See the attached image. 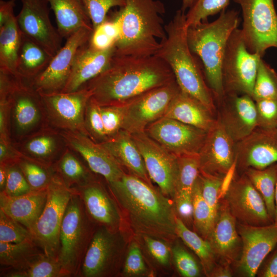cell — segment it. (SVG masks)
I'll return each mask as SVG.
<instances>
[{"instance_id": "47", "label": "cell", "mask_w": 277, "mask_h": 277, "mask_svg": "<svg viewBox=\"0 0 277 277\" xmlns=\"http://www.w3.org/2000/svg\"><path fill=\"white\" fill-rule=\"evenodd\" d=\"M93 30L107 18V13L114 7L125 6L126 0H82Z\"/></svg>"}, {"instance_id": "19", "label": "cell", "mask_w": 277, "mask_h": 277, "mask_svg": "<svg viewBox=\"0 0 277 277\" xmlns=\"http://www.w3.org/2000/svg\"><path fill=\"white\" fill-rule=\"evenodd\" d=\"M225 197L230 211L241 223L253 226L274 223L263 197L245 173L234 179Z\"/></svg>"}, {"instance_id": "51", "label": "cell", "mask_w": 277, "mask_h": 277, "mask_svg": "<svg viewBox=\"0 0 277 277\" xmlns=\"http://www.w3.org/2000/svg\"><path fill=\"white\" fill-rule=\"evenodd\" d=\"M134 237L143 242L149 254L159 265L169 266L172 253L169 243L149 236Z\"/></svg>"}, {"instance_id": "25", "label": "cell", "mask_w": 277, "mask_h": 277, "mask_svg": "<svg viewBox=\"0 0 277 277\" xmlns=\"http://www.w3.org/2000/svg\"><path fill=\"white\" fill-rule=\"evenodd\" d=\"M12 145L22 157L48 167L53 166L67 147L60 130L50 125Z\"/></svg>"}, {"instance_id": "34", "label": "cell", "mask_w": 277, "mask_h": 277, "mask_svg": "<svg viewBox=\"0 0 277 277\" xmlns=\"http://www.w3.org/2000/svg\"><path fill=\"white\" fill-rule=\"evenodd\" d=\"M53 168L65 185L70 188L83 185L94 179L74 151L67 146L53 165Z\"/></svg>"}, {"instance_id": "61", "label": "cell", "mask_w": 277, "mask_h": 277, "mask_svg": "<svg viewBox=\"0 0 277 277\" xmlns=\"http://www.w3.org/2000/svg\"><path fill=\"white\" fill-rule=\"evenodd\" d=\"M194 0H182V5L181 10L185 12V11L192 6Z\"/></svg>"}, {"instance_id": "28", "label": "cell", "mask_w": 277, "mask_h": 277, "mask_svg": "<svg viewBox=\"0 0 277 277\" xmlns=\"http://www.w3.org/2000/svg\"><path fill=\"white\" fill-rule=\"evenodd\" d=\"M47 189L32 190L16 196L1 192L0 210L32 233L46 204Z\"/></svg>"}, {"instance_id": "9", "label": "cell", "mask_w": 277, "mask_h": 277, "mask_svg": "<svg viewBox=\"0 0 277 277\" xmlns=\"http://www.w3.org/2000/svg\"><path fill=\"white\" fill-rule=\"evenodd\" d=\"M47 189L46 204L31 234L45 254L57 259L61 228L74 190L65 185L55 171Z\"/></svg>"}, {"instance_id": "17", "label": "cell", "mask_w": 277, "mask_h": 277, "mask_svg": "<svg viewBox=\"0 0 277 277\" xmlns=\"http://www.w3.org/2000/svg\"><path fill=\"white\" fill-rule=\"evenodd\" d=\"M21 10L16 16L21 32L54 56L62 48L63 37L50 21L48 1L21 0Z\"/></svg>"}, {"instance_id": "41", "label": "cell", "mask_w": 277, "mask_h": 277, "mask_svg": "<svg viewBox=\"0 0 277 277\" xmlns=\"http://www.w3.org/2000/svg\"><path fill=\"white\" fill-rule=\"evenodd\" d=\"M252 97L254 101L277 98V72L262 57L259 63Z\"/></svg>"}, {"instance_id": "49", "label": "cell", "mask_w": 277, "mask_h": 277, "mask_svg": "<svg viewBox=\"0 0 277 277\" xmlns=\"http://www.w3.org/2000/svg\"><path fill=\"white\" fill-rule=\"evenodd\" d=\"M172 256L179 273L184 277H197L200 275V266L194 258L180 244L171 248Z\"/></svg>"}, {"instance_id": "12", "label": "cell", "mask_w": 277, "mask_h": 277, "mask_svg": "<svg viewBox=\"0 0 277 277\" xmlns=\"http://www.w3.org/2000/svg\"><path fill=\"white\" fill-rule=\"evenodd\" d=\"M39 94L50 126L89 136L85 115L91 94L87 88L82 87L71 92Z\"/></svg>"}, {"instance_id": "35", "label": "cell", "mask_w": 277, "mask_h": 277, "mask_svg": "<svg viewBox=\"0 0 277 277\" xmlns=\"http://www.w3.org/2000/svg\"><path fill=\"white\" fill-rule=\"evenodd\" d=\"M21 37L16 16L0 26V70L15 74Z\"/></svg>"}, {"instance_id": "40", "label": "cell", "mask_w": 277, "mask_h": 277, "mask_svg": "<svg viewBox=\"0 0 277 277\" xmlns=\"http://www.w3.org/2000/svg\"><path fill=\"white\" fill-rule=\"evenodd\" d=\"M7 277H61L63 276L58 261L42 253L25 268L19 270H5Z\"/></svg>"}, {"instance_id": "37", "label": "cell", "mask_w": 277, "mask_h": 277, "mask_svg": "<svg viewBox=\"0 0 277 277\" xmlns=\"http://www.w3.org/2000/svg\"><path fill=\"white\" fill-rule=\"evenodd\" d=\"M245 173L260 193L265 203L269 215L274 223L275 192L277 181V163L263 169L248 168Z\"/></svg>"}, {"instance_id": "45", "label": "cell", "mask_w": 277, "mask_h": 277, "mask_svg": "<svg viewBox=\"0 0 277 277\" xmlns=\"http://www.w3.org/2000/svg\"><path fill=\"white\" fill-rule=\"evenodd\" d=\"M31 240L28 229L0 210V242L17 243Z\"/></svg>"}, {"instance_id": "33", "label": "cell", "mask_w": 277, "mask_h": 277, "mask_svg": "<svg viewBox=\"0 0 277 277\" xmlns=\"http://www.w3.org/2000/svg\"><path fill=\"white\" fill-rule=\"evenodd\" d=\"M44 253L33 240L17 243L0 242L1 265L6 270H19Z\"/></svg>"}, {"instance_id": "59", "label": "cell", "mask_w": 277, "mask_h": 277, "mask_svg": "<svg viewBox=\"0 0 277 277\" xmlns=\"http://www.w3.org/2000/svg\"><path fill=\"white\" fill-rule=\"evenodd\" d=\"M228 264L225 263L223 265L215 266L210 273L209 276L213 277H230L232 276L231 270L227 265Z\"/></svg>"}, {"instance_id": "2", "label": "cell", "mask_w": 277, "mask_h": 277, "mask_svg": "<svg viewBox=\"0 0 277 277\" xmlns=\"http://www.w3.org/2000/svg\"><path fill=\"white\" fill-rule=\"evenodd\" d=\"M175 80L169 65L155 55L115 54L108 67L83 87L89 91L90 100L100 106L119 105Z\"/></svg>"}, {"instance_id": "24", "label": "cell", "mask_w": 277, "mask_h": 277, "mask_svg": "<svg viewBox=\"0 0 277 277\" xmlns=\"http://www.w3.org/2000/svg\"><path fill=\"white\" fill-rule=\"evenodd\" d=\"M236 143L217 121L199 154L200 172L223 177L236 159Z\"/></svg>"}, {"instance_id": "15", "label": "cell", "mask_w": 277, "mask_h": 277, "mask_svg": "<svg viewBox=\"0 0 277 277\" xmlns=\"http://www.w3.org/2000/svg\"><path fill=\"white\" fill-rule=\"evenodd\" d=\"M93 29L83 27L66 39L46 69L32 80L35 89L43 94L61 92L69 78L79 48L90 40Z\"/></svg>"}, {"instance_id": "8", "label": "cell", "mask_w": 277, "mask_h": 277, "mask_svg": "<svg viewBox=\"0 0 277 277\" xmlns=\"http://www.w3.org/2000/svg\"><path fill=\"white\" fill-rule=\"evenodd\" d=\"M126 246L125 229L114 230L97 226L84 258L78 276L116 275L123 266Z\"/></svg>"}, {"instance_id": "42", "label": "cell", "mask_w": 277, "mask_h": 277, "mask_svg": "<svg viewBox=\"0 0 277 277\" xmlns=\"http://www.w3.org/2000/svg\"><path fill=\"white\" fill-rule=\"evenodd\" d=\"M17 164L32 190L47 188L55 173L53 166L48 167L23 157Z\"/></svg>"}, {"instance_id": "53", "label": "cell", "mask_w": 277, "mask_h": 277, "mask_svg": "<svg viewBox=\"0 0 277 277\" xmlns=\"http://www.w3.org/2000/svg\"><path fill=\"white\" fill-rule=\"evenodd\" d=\"M257 127L277 129V98L263 99L255 101Z\"/></svg>"}, {"instance_id": "4", "label": "cell", "mask_w": 277, "mask_h": 277, "mask_svg": "<svg viewBox=\"0 0 277 277\" xmlns=\"http://www.w3.org/2000/svg\"><path fill=\"white\" fill-rule=\"evenodd\" d=\"M165 13L160 0H126L113 15L120 27L115 54L134 56L155 55L160 41L166 37L162 16Z\"/></svg>"}, {"instance_id": "5", "label": "cell", "mask_w": 277, "mask_h": 277, "mask_svg": "<svg viewBox=\"0 0 277 277\" xmlns=\"http://www.w3.org/2000/svg\"><path fill=\"white\" fill-rule=\"evenodd\" d=\"M239 13L234 9L224 10L212 22H203L187 28L188 45L201 60L206 82L215 104L225 95L222 75L223 60L228 38L238 28Z\"/></svg>"}, {"instance_id": "16", "label": "cell", "mask_w": 277, "mask_h": 277, "mask_svg": "<svg viewBox=\"0 0 277 277\" xmlns=\"http://www.w3.org/2000/svg\"><path fill=\"white\" fill-rule=\"evenodd\" d=\"M151 181L172 200L177 175V157L151 138L145 132L131 134Z\"/></svg>"}, {"instance_id": "26", "label": "cell", "mask_w": 277, "mask_h": 277, "mask_svg": "<svg viewBox=\"0 0 277 277\" xmlns=\"http://www.w3.org/2000/svg\"><path fill=\"white\" fill-rule=\"evenodd\" d=\"M115 45L99 50L91 47L89 41L82 45L76 54L70 76L61 92H71L82 88L102 72L115 54Z\"/></svg>"}, {"instance_id": "50", "label": "cell", "mask_w": 277, "mask_h": 277, "mask_svg": "<svg viewBox=\"0 0 277 277\" xmlns=\"http://www.w3.org/2000/svg\"><path fill=\"white\" fill-rule=\"evenodd\" d=\"M7 165L6 184L4 190L2 192L10 196H16L31 191L32 190L17 163Z\"/></svg>"}, {"instance_id": "57", "label": "cell", "mask_w": 277, "mask_h": 277, "mask_svg": "<svg viewBox=\"0 0 277 277\" xmlns=\"http://www.w3.org/2000/svg\"><path fill=\"white\" fill-rule=\"evenodd\" d=\"M236 170V159L224 176L223 177L219 192V201L225 198L234 180Z\"/></svg>"}, {"instance_id": "60", "label": "cell", "mask_w": 277, "mask_h": 277, "mask_svg": "<svg viewBox=\"0 0 277 277\" xmlns=\"http://www.w3.org/2000/svg\"><path fill=\"white\" fill-rule=\"evenodd\" d=\"M7 177V165L0 163V190L3 191L5 188Z\"/></svg>"}, {"instance_id": "62", "label": "cell", "mask_w": 277, "mask_h": 277, "mask_svg": "<svg viewBox=\"0 0 277 277\" xmlns=\"http://www.w3.org/2000/svg\"><path fill=\"white\" fill-rule=\"evenodd\" d=\"M275 216L274 223L277 224V181L276 184L275 192Z\"/></svg>"}, {"instance_id": "44", "label": "cell", "mask_w": 277, "mask_h": 277, "mask_svg": "<svg viewBox=\"0 0 277 277\" xmlns=\"http://www.w3.org/2000/svg\"><path fill=\"white\" fill-rule=\"evenodd\" d=\"M230 0H194L186 14L187 27L208 21L209 16L226 10Z\"/></svg>"}, {"instance_id": "56", "label": "cell", "mask_w": 277, "mask_h": 277, "mask_svg": "<svg viewBox=\"0 0 277 277\" xmlns=\"http://www.w3.org/2000/svg\"><path fill=\"white\" fill-rule=\"evenodd\" d=\"M0 140L11 142L9 132L8 105L5 100L2 98H0Z\"/></svg>"}, {"instance_id": "55", "label": "cell", "mask_w": 277, "mask_h": 277, "mask_svg": "<svg viewBox=\"0 0 277 277\" xmlns=\"http://www.w3.org/2000/svg\"><path fill=\"white\" fill-rule=\"evenodd\" d=\"M264 261L263 265L260 267L261 268L259 271V276L277 277V245L268 254Z\"/></svg>"}, {"instance_id": "20", "label": "cell", "mask_w": 277, "mask_h": 277, "mask_svg": "<svg viewBox=\"0 0 277 277\" xmlns=\"http://www.w3.org/2000/svg\"><path fill=\"white\" fill-rule=\"evenodd\" d=\"M215 105L217 121L235 142L247 136L257 127L255 103L251 96L225 93Z\"/></svg>"}, {"instance_id": "3", "label": "cell", "mask_w": 277, "mask_h": 277, "mask_svg": "<svg viewBox=\"0 0 277 277\" xmlns=\"http://www.w3.org/2000/svg\"><path fill=\"white\" fill-rule=\"evenodd\" d=\"M187 28L185 13L177 10L165 25L166 37L160 41L155 55L169 65L182 91L199 100L216 115L214 99L206 82L202 64L188 45Z\"/></svg>"}, {"instance_id": "58", "label": "cell", "mask_w": 277, "mask_h": 277, "mask_svg": "<svg viewBox=\"0 0 277 277\" xmlns=\"http://www.w3.org/2000/svg\"><path fill=\"white\" fill-rule=\"evenodd\" d=\"M16 0L0 1V26L15 16L14 8Z\"/></svg>"}, {"instance_id": "52", "label": "cell", "mask_w": 277, "mask_h": 277, "mask_svg": "<svg viewBox=\"0 0 277 277\" xmlns=\"http://www.w3.org/2000/svg\"><path fill=\"white\" fill-rule=\"evenodd\" d=\"M202 194L214 214L217 216L219 195L223 177L200 172Z\"/></svg>"}, {"instance_id": "38", "label": "cell", "mask_w": 277, "mask_h": 277, "mask_svg": "<svg viewBox=\"0 0 277 277\" xmlns=\"http://www.w3.org/2000/svg\"><path fill=\"white\" fill-rule=\"evenodd\" d=\"M192 197L193 228L197 234L208 240L214 228L216 216L203 197L199 175L193 186Z\"/></svg>"}, {"instance_id": "39", "label": "cell", "mask_w": 277, "mask_h": 277, "mask_svg": "<svg viewBox=\"0 0 277 277\" xmlns=\"http://www.w3.org/2000/svg\"><path fill=\"white\" fill-rule=\"evenodd\" d=\"M177 166L173 197L175 196L192 197L193 186L200 173L199 154L177 157Z\"/></svg>"}, {"instance_id": "18", "label": "cell", "mask_w": 277, "mask_h": 277, "mask_svg": "<svg viewBox=\"0 0 277 277\" xmlns=\"http://www.w3.org/2000/svg\"><path fill=\"white\" fill-rule=\"evenodd\" d=\"M237 228L242 242L239 271L243 276L253 277L277 245V224L253 226L239 223Z\"/></svg>"}, {"instance_id": "23", "label": "cell", "mask_w": 277, "mask_h": 277, "mask_svg": "<svg viewBox=\"0 0 277 277\" xmlns=\"http://www.w3.org/2000/svg\"><path fill=\"white\" fill-rule=\"evenodd\" d=\"M67 146L80 155L91 171L105 179L107 183L120 179L124 169L100 143L78 132L60 130Z\"/></svg>"}, {"instance_id": "30", "label": "cell", "mask_w": 277, "mask_h": 277, "mask_svg": "<svg viewBox=\"0 0 277 277\" xmlns=\"http://www.w3.org/2000/svg\"><path fill=\"white\" fill-rule=\"evenodd\" d=\"M101 144L117 163L129 173L152 185L143 157L131 134L122 129L116 134Z\"/></svg>"}, {"instance_id": "1", "label": "cell", "mask_w": 277, "mask_h": 277, "mask_svg": "<svg viewBox=\"0 0 277 277\" xmlns=\"http://www.w3.org/2000/svg\"><path fill=\"white\" fill-rule=\"evenodd\" d=\"M107 184L134 236H149L169 244L177 237L174 202L160 189L126 172Z\"/></svg>"}, {"instance_id": "29", "label": "cell", "mask_w": 277, "mask_h": 277, "mask_svg": "<svg viewBox=\"0 0 277 277\" xmlns=\"http://www.w3.org/2000/svg\"><path fill=\"white\" fill-rule=\"evenodd\" d=\"M207 132L217 124L216 115L193 96L181 90L172 99L165 114Z\"/></svg>"}, {"instance_id": "54", "label": "cell", "mask_w": 277, "mask_h": 277, "mask_svg": "<svg viewBox=\"0 0 277 277\" xmlns=\"http://www.w3.org/2000/svg\"><path fill=\"white\" fill-rule=\"evenodd\" d=\"M115 43L114 39L104 33L99 27L93 30L89 40L90 46L99 50L107 49L114 46Z\"/></svg>"}, {"instance_id": "11", "label": "cell", "mask_w": 277, "mask_h": 277, "mask_svg": "<svg viewBox=\"0 0 277 277\" xmlns=\"http://www.w3.org/2000/svg\"><path fill=\"white\" fill-rule=\"evenodd\" d=\"M242 10L243 36L248 50L262 57L277 48V13L273 0H233Z\"/></svg>"}, {"instance_id": "46", "label": "cell", "mask_w": 277, "mask_h": 277, "mask_svg": "<svg viewBox=\"0 0 277 277\" xmlns=\"http://www.w3.org/2000/svg\"><path fill=\"white\" fill-rule=\"evenodd\" d=\"M126 103L119 105H99L107 139L113 136L122 129Z\"/></svg>"}, {"instance_id": "31", "label": "cell", "mask_w": 277, "mask_h": 277, "mask_svg": "<svg viewBox=\"0 0 277 277\" xmlns=\"http://www.w3.org/2000/svg\"><path fill=\"white\" fill-rule=\"evenodd\" d=\"M47 1L63 38L67 39L83 27L93 29L82 0Z\"/></svg>"}, {"instance_id": "48", "label": "cell", "mask_w": 277, "mask_h": 277, "mask_svg": "<svg viewBox=\"0 0 277 277\" xmlns=\"http://www.w3.org/2000/svg\"><path fill=\"white\" fill-rule=\"evenodd\" d=\"M85 124L89 137L97 143L107 140L100 110V106L89 100L86 108Z\"/></svg>"}, {"instance_id": "27", "label": "cell", "mask_w": 277, "mask_h": 277, "mask_svg": "<svg viewBox=\"0 0 277 277\" xmlns=\"http://www.w3.org/2000/svg\"><path fill=\"white\" fill-rule=\"evenodd\" d=\"M236 221L225 201L219 208L214 228L208 239L215 255L228 264L235 261L241 253L242 242Z\"/></svg>"}, {"instance_id": "32", "label": "cell", "mask_w": 277, "mask_h": 277, "mask_svg": "<svg viewBox=\"0 0 277 277\" xmlns=\"http://www.w3.org/2000/svg\"><path fill=\"white\" fill-rule=\"evenodd\" d=\"M53 57L43 47L21 32L15 74L33 80L46 69Z\"/></svg>"}, {"instance_id": "13", "label": "cell", "mask_w": 277, "mask_h": 277, "mask_svg": "<svg viewBox=\"0 0 277 277\" xmlns=\"http://www.w3.org/2000/svg\"><path fill=\"white\" fill-rule=\"evenodd\" d=\"M181 90L175 80L127 103L122 129L130 134L145 132L150 124L164 116L171 101Z\"/></svg>"}, {"instance_id": "10", "label": "cell", "mask_w": 277, "mask_h": 277, "mask_svg": "<svg viewBox=\"0 0 277 277\" xmlns=\"http://www.w3.org/2000/svg\"><path fill=\"white\" fill-rule=\"evenodd\" d=\"M261 58L258 54L248 50L241 29L234 30L228 38L222 63L225 94H246L252 97Z\"/></svg>"}, {"instance_id": "43", "label": "cell", "mask_w": 277, "mask_h": 277, "mask_svg": "<svg viewBox=\"0 0 277 277\" xmlns=\"http://www.w3.org/2000/svg\"><path fill=\"white\" fill-rule=\"evenodd\" d=\"M122 266V274L126 276H148L152 274L136 238L128 245Z\"/></svg>"}, {"instance_id": "36", "label": "cell", "mask_w": 277, "mask_h": 277, "mask_svg": "<svg viewBox=\"0 0 277 277\" xmlns=\"http://www.w3.org/2000/svg\"><path fill=\"white\" fill-rule=\"evenodd\" d=\"M176 232L177 237L197 256L206 275L209 276L215 267V254L208 240L191 230L179 217L176 218Z\"/></svg>"}, {"instance_id": "7", "label": "cell", "mask_w": 277, "mask_h": 277, "mask_svg": "<svg viewBox=\"0 0 277 277\" xmlns=\"http://www.w3.org/2000/svg\"><path fill=\"white\" fill-rule=\"evenodd\" d=\"M73 190L60 231L57 259L63 276H78L84 258L96 228L81 197Z\"/></svg>"}, {"instance_id": "6", "label": "cell", "mask_w": 277, "mask_h": 277, "mask_svg": "<svg viewBox=\"0 0 277 277\" xmlns=\"http://www.w3.org/2000/svg\"><path fill=\"white\" fill-rule=\"evenodd\" d=\"M0 98L7 103L12 143L49 125L32 80L0 70Z\"/></svg>"}, {"instance_id": "21", "label": "cell", "mask_w": 277, "mask_h": 277, "mask_svg": "<svg viewBox=\"0 0 277 277\" xmlns=\"http://www.w3.org/2000/svg\"><path fill=\"white\" fill-rule=\"evenodd\" d=\"M81 197L86 212L97 226L111 230H125L124 221L116 201L109 191L95 179L72 188Z\"/></svg>"}, {"instance_id": "22", "label": "cell", "mask_w": 277, "mask_h": 277, "mask_svg": "<svg viewBox=\"0 0 277 277\" xmlns=\"http://www.w3.org/2000/svg\"><path fill=\"white\" fill-rule=\"evenodd\" d=\"M236 169H263L277 163V129L257 127L236 143Z\"/></svg>"}, {"instance_id": "14", "label": "cell", "mask_w": 277, "mask_h": 277, "mask_svg": "<svg viewBox=\"0 0 277 277\" xmlns=\"http://www.w3.org/2000/svg\"><path fill=\"white\" fill-rule=\"evenodd\" d=\"M148 136L176 156L199 154L208 132L163 116L150 124Z\"/></svg>"}]
</instances>
